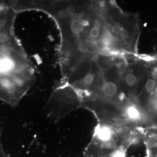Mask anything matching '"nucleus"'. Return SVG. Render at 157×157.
<instances>
[{"instance_id": "nucleus-1", "label": "nucleus", "mask_w": 157, "mask_h": 157, "mask_svg": "<svg viewBox=\"0 0 157 157\" xmlns=\"http://www.w3.org/2000/svg\"><path fill=\"white\" fill-rule=\"evenodd\" d=\"M15 11L0 3V100L19 102L35 79L31 67L14 33Z\"/></svg>"}, {"instance_id": "nucleus-10", "label": "nucleus", "mask_w": 157, "mask_h": 157, "mask_svg": "<svg viewBox=\"0 0 157 157\" xmlns=\"http://www.w3.org/2000/svg\"><path fill=\"white\" fill-rule=\"evenodd\" d=\"M112 32L115 34H117L119 33L122 32L121 28V27L118 25H115L112 28Z\"/></svg>"}, {"instance_id": "nucleus-7", "label": "nucleus", "mask_w": 157, "mask_h": 157, "mask_svg": "<svg viewBox=\"0 0 157 157\" xmlns=\"http://www.w3.org/2000/svg\"><path fill=\"white\" fill-rule=\"evenodd\" d=\"M100 29L97 26H94L91 28L90 32V36L92 38H96L100 36Z\"/></svg>"}, {"instance_id": "nucleus-3", "label": "nucleus", "mask_w": 157, "mask_h": 157, "mask_svg": "<svg viewBox=\"0 0 157 157\" xmlns=\"http://www.w3.org/2000/svg\"><path fill=\"white\" fill-rule=\"evenodd\" d=\"M81 98L68 84L61 81L55 87L45 106L49 119L55 123L63 119L71 112L81 107Z\"/></svg>"}, {"instance_id": "nucleus-2", "label": "nucleus", "mask_w": 157, "mask_h": 157, "mask_svg": "<svg viewBox=\"0 0 157 157\" xmlns=\"http://www.w3.org/2000/svg\"><path fill=\"white\" fill-rule=\"evenodd\" d=\"M84 157H126L136 140V127L119 118L98 121Z\"/></svg>"}, {"instance_id": "nucleus-9", "label": "nucleus", "mask_w": 157, "mask_h": 157, "mask_svg": "<svg viewBox=\"0 0 157 157\" xmlns=\"http://www.w3.org/2000/svg\"><path fill=\"white\" fill-rule=\"evenodd\" d=\"M100 53L101 55L106 57H109L112 54L111 50L108 47H104V48L102 49Z\"/></svg>"}, {"instance_id": "nucleus-12", "label": "nucleus", "mask_w": 157, "mask_h": 157, "mask_svg": "<svg viewBox=\"0 0 157 157\" xmlns=\"http://www.w3.org/2000/svg\"><path fill=\"white\" fill-rule=\"evenodd\" d=\"M0 157H7L4 151L1 142V133L0 131Z\"/></svg>"}, {"instance_id": "nucleus-11", "label": "nucleus", "mask_w": 157, "mask_h": 157, "mask_svg": "<svg viewBox=\"0 0 157 157\" xmlns=\"http://www.w3.org/2000/svg\"><path fill=\"white\" fill-rule=\"evenodd\" d=\"M115 37L116 39L118 42H122L125 40V36L124 33L121 32L116 35Z\"/></svg>"}, {"instance_id": "nucleus-4", "label": "nucleus", "mask_w": 157, "mask_h": 157, "mask_svg": "<svg viewBox=\"0 0 157 157\" xmlns=\"http://www.w3.org/2000/svg\"><path fill=\"white\" fill-rule=\"evenodd\" d=\"M117 85L112 81H106L102 85L101 94L105 99L112 100L116 97L118 94Z\"/></svg>"}, {"instance_id": "nucleus-8", "label": "nucleus", "mask_w": 157, "mask_h": 157, "mask_svg": "<svg viewBox=\"0 0 157 157\" xmlns=\"http://www.w3.org/2000/svg\"><path fill=\"white\" fill-rule=\"evenodd\" d=\"M155 85V82L154 80L152 79L148 80L145 85V88H146L147 91L148 92L152 91L154 88Z\"/></svg>"}, {"instance_id": "nucleus-5", "label": "nucleus", "mask_w": 157, "mask_h": 157, "mask_svg": "<svg viewBox=\"0 0 157 157\" xmlns=\"http://www.w3.org/2000/svg\"><path fill=\"white\" fill-rule=\"evenodd\" d=\"M85 23L80 18H74L70 23L69 28L72 33L75 36L80 35L84 30Z\"/></svg>"}, {"instance_id": "nucleus-6", "label": "nucleus", "mask_w": 157, "mask_h": 157, "mask_svg": "<svg viewBox=\"0 0 157 157\" xmlns=\"http://www.w3.org/2000/svg\"><path fill=\"white\" fill-rule=\"evenodd\" d=\"M137 81V78L133 73H127L124 78L125 84L127 87L132 88L136 84Z\"/></svg>"}]
</instances>
